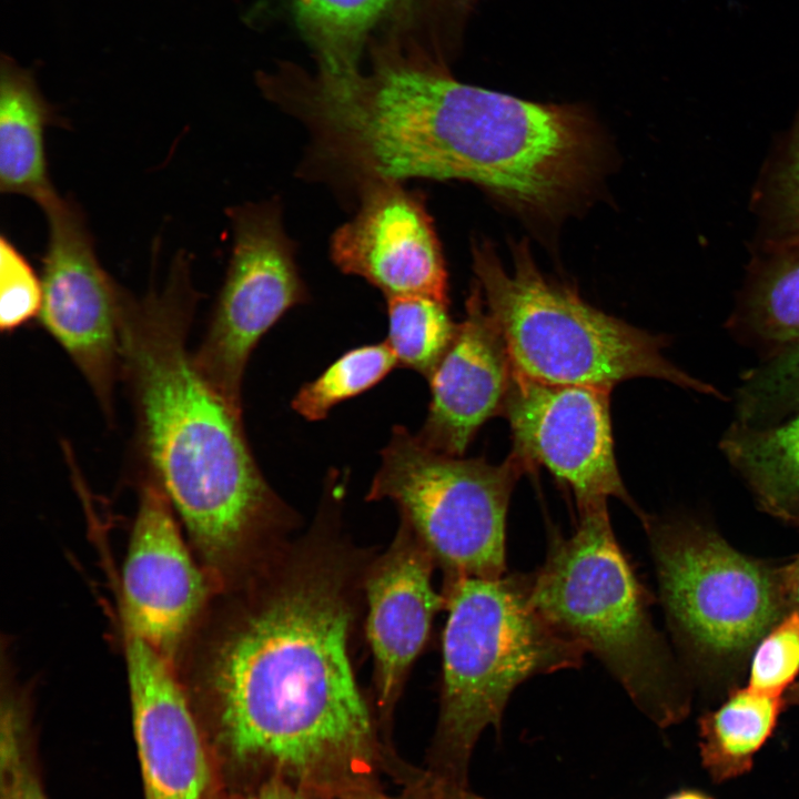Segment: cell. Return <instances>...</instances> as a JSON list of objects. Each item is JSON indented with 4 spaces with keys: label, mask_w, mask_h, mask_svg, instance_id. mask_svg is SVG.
I'll list each match as a JSON object with an SVG mask.
<instances>
[{
    "label": "cell",
    "mask_w": 799,
    "mask_h": 799,
    "mask_svg": "<svg viewBox=\"0 0 799 799\" xmlns=\"http://www.w3.org/2000/svg\"><path fill=\"white\" fill-rule=\"evenodd\" d=\"M328 524L216 591L174 663L231 759L309 797L376 781L385 746L351 650L367 564Z\"/></svg>",
    "instance_id": "6da1fadb"
},
{
    "label": "cell",
    "mask_w": 799,
    "mask_h": 799,
    "mask_svg": "<svg viewBox=\"0 0 799 799\" xmlns=\"http://www.w3.org/2000/svg\"><path fill=\"white\" fill-rule=\"evenodd\" d=\"M315 131L325 169L352 193L408 179L464 180L547 212L587 186L601 153L580 110L459 82L402 38L326 88Z\"/></svg>",
    "instance_id": "7a4b0ae2"
},
{
    "label": "cell",
    "mask_w": 799,
    "mask_h": 799,
    "mask_svg": "<svg viewBox=\"0 0 799 799\" xmlns=\"http://www.w3.org/2000/svg\"><path fill=\"white\" fill-rule=\"evenodd\" d=\"M198 302L190 256L165 283L120 310L121 375L133 401L145 471L184 524L199 563L224 587L282 544L293 512L262 475L236 412L200 372L188 347Z\"/></svg>",
    "instance_id": "3957f363"
},
{
    "label": "cell",
    "mask_w": 799,
    "mask_h": 799,
    "mask_svg": "<svg viewBox=\"0 0 799 799\" xmlns=\"http://www.w3.org/2000/svg\"><path fill=\"white\" fill-rule=\"evenodd\" d=\"M442 595L441 707L427 770L467 787L473 748L487 726L499 729L513 690L535 675L579 667L586 649L535 608L528 577L445 578Z\"/></svg>",
    "instance_id": "277c9868"
},
{
    "label": "cell",
    "mask_w": 799,
    "mask_h": 799,
    "mask_svg": "<svg viewBox=\"0 0 799 799\" xmlns=\"http://www.w3.org/2000/svg\"><path fill=\"white\" fill-rule=\"evenodd\" d=\"M606 503L579 509L575 533L552 543L542 568L528 577L529 597L665 728L686 718L690 690L653 625L648 595L616 540Z\"/></svg>",
    "instance_id": "5b68a950"
},
{
    "label": "cell",
    "mask_w": 799,
    "mask_h": 799,
    "mask_svg": "<svg viewBox=\"0 0 799 799\" xmlns=\"http://www.w3.org/2000/svg\"><path fill=\"white\" fill-rule=\"evenodd\" d=\"M474 287L499 330L515 374L552 385L613 388L654 377L721 398L663 354L666 340L608 315L545 277L528 249L505 267L488 244L473 249Z\"/></svg>",
    "instance_id": "8992f818"
},
{
    "label": "cell",
    "mask_w": 799,
    "mask_h": 799,
    "mask_svg": "<svg viewBox=\"0 0 799 799\" xmlns=\"http://www.w3.org/2000/svg\"><path fill=\"white\" fill-rule=\"evenodd\" d=\"M674 638L698 671L738 672L791 609L782 567L750 557L688 517L641 514Z\"/></svg>",
    "instance_id": "52a82bcc"
},
{
    "label": "cell",
    "mask_w": 799,
    "mask_h": 799,
    "mask_svg": "<svg viewBox=\"0 0 799 799\" xmlns=\"http://www.w3.org/2000/svg\"><path fill=\"white\" fill-rule=\"evenodd\" d=\"M525 468L514 453L493 465L435 452L400 425L366 498L397 506L445 578H498L506 568L508 503Z\"/></svg>",
    "instance_id": "ba28073f"
},
{
    "label": "cell",
    "mask_w": 799,
    "mask_h": 799,
    "mask_svg": "<svg viewBox=\"0 0 799 799\" xmlns=\"http://www.w3.org/2000/svg\"><path fill=\"white\" fill-rule=\"evenodd\" d=\"M233 246L225 279L194 361L220 395L242 414V381L261 337L307 299L293 243L275 201L227 212Z\"/></svg>",
    "instance_id": "9c48e42d"
},
{
    "label": "cell",
    "mask_w": 799,
    "mask_h": 799,
    "mask_svg": "<svg viewBox=\"0 0 799 799\" xmlns=\"http://www.w3.org/2000/svg\"><path fill=\"white\" fill-rule=\"evenodd\" d=\"M49 227L39 321L78 367L107 419L121 375L124 289L100 264L80 208L59 194L41 206Z\"/></svg>",
    "instance_id": "30bf717a"
},
{
    "label": "cell",
    "mask_w": 799,
    "mask_h": 799,
    "mask_svg": "<svg viewBox=\"0 0 799 799\" xmlns=\"http://www.w3.org/2000/svg\"><path fill=\"white\" fill-rule=\"evenodd\" d=\"M610 388L552 385L517 375L504 402L513 453L526 468L546 467L573 492L578 509L615 496L633 508L618 472Z\"/></svg>",
    "instance_id": "8fae6325"
},
{
    "label": "cell",
    "mask_w": 799,
    "mask_h": 799,
    "mask_svg": "<svg viewBox=\"0 0 799 799\" xmlns=\"http://www.w3.org/2000/svg\"><path fill=\"white\" fill-rule=\"evenodd\" d=\"M162 489L143 476L122 573V624L173 666L218 588Z\"/></svg>",
    "instance_id": "7c38bea8"
},
{
    "label": "cell",
    "mask_w": 799,
    "mask_h": 799,
    "mask_svg": "<svg viewBox=\"0 0 799 799\" xmlns=\"http://www.w3.org/2000/svg\"><path fill=\"white\" fill-rule=\"evenodd\" d=\"M357 199V212L331 239L335 265L386 297L421 295L447 303L445 262L423 198L388 182Z\"/></svg>",
    "instance_id": "4fadbf2b"
},
{
    "label": "cell",
    "mask_w": 799,
    "mask_h": 799,
    "mask_svg": "<svg viewBox=\"0 0 799 799\" xmlns=\"http://www.w3.org/2000/svg\"><path fill=\"white\" fill-rule=\"evenodd\" d=\"M122 626L144 799H204L212 773L195 709L174 666Z\"/></svg>",
    "instance_id": "5bb4252c"
},
{
    "label": "cell",
    "mask_w": 799,
    "mask_h": 799,
    "mask_svg": "<svg viewBox=\"0 0 799 799\" xmlns=\"http://www.w3.org/2000/svg\"><path fill=\"white\" fill-rule=\"evenodd\" d=\"M435 562L401 520L388 548L366 565L363 590L365 631L373 655L375 705L390 725L411 668L424 649L444 597L433 587Z\"/></svg>",
    "instance_id": "9a60e30c"
},
{
    "label": "cell",
    "mask_w": 799,
    "mask_h": 799,
    "mask_svg": "<svg viewBox=\"0 0 799 799\" xmlns=\"http://www.w3.org/2000/svg\"><path fill=\"white\" fill-rule=\"evenodd\" d=\"M431 403L418 439L461 457L479 427L503 411L512 365L503 340L473 286L454 340L428 375Z\"/></svg>",
    "instance_id": "2e32d148"
},
{
    "label": "cell",
    "mask_w": 799,
    "mask_h": 799,
    "mask_svg": "<svg viewBox=\"0 0 799 799\" xmlns=\"http://www.w3.org/2000/svg\"><path fill=\"white\" fill-rule=\"evenodd\" d=\"M34 72L11 57L0 61V191L40 206L58 195L48 172L45 129L61 124Z\"/></svg>",
    "instance_id": "e0dca14e"
},
{
    "label": "cell",
    "mask_w": 799,
    "mask_h": 799,
    "mask_svg": "<svg viewBox=\"0 0 799 799\" xmlns=\"http://www.w3.org/2000/svg\"><path fill=\"white\" fill-rule=\"evenodd\" d=\"M720 449L763 512L799 524V414L779 425L735 422Z\"/></svg>",
    "instance_id": "ac0fdd59"
},
{
    "label": "cell",
    "mask_w": 799,
    "mask_h": 799,
    "mask_svg": "<svg viewBox=\"0 0 799 799\" xmlns=\"http://www.w3.org/2000/svg\"><path fill=\"white\" fill-rule=\"evenodd\" d=\"M786 705L785 697L747 686L734 688L718 708L699 717V755L714 782L738 778L752 769Z\"/></svg>",
    "instance_id": "d6986e66"
},
{
    "label": "cell",
    "mask_w": 799,
    "mask_h": 799,
    "mask_svg": "<svg viewBox=\"0 0 799 799\" xmlns=\"http://www.w3.org/2000/svg\"><path fill=\"white\" fill-rule=\"evenodd\" d=\"M398 0H293L295 21L311 44L317 71L341 74L361 65L364 39Z\"/></svg>",
    "instance_id": "ffe728a7"
},
{
    "label": "cell",
    "mask_w": 799,
    "mask_h": 799,
    "mask_svg": "<svg viewBox=\"0 0 799 799\" xmlns=\"http://www.w3.org/2000/svg\"><path fill=\"white\" fill-rule=\"evenodd\" d=\"M735 322L746 337L773 350L772 355L799 345V251L762 272Z\"/></svg>",
    "instance_id": "44dd1931"
},
{
    "label": "cell",
    "mask_w": 799,
    "mask_h": 799,
    "mask_svg": "<svg viewBox=\"0 0 799 799\" xmlns=\"http://www.w3.org/2000/svg\"><path fill=\"white\" fill-rule=\"evenodd\" d=\"M388 334L385 341L397 364L428 377L457 331L447 303L421 295L386 297Z\"/></svg>",
    "instance_id": "7402d4cb"
},
{
    "label": "cell",
    "mask_w": 799,
    "mask_h": 799,
    "mask_svg": "<svg viewBox=\"0 0 799 799\" xmlns=\"http://www.w3.org/2000/svg\"><path fill=\"white\" fill-rule=\"evenodd\" d=\"M396 365L386 342L353 348L304 384L294 396L292 407L309 421L323 419L335 405L370 390Z\"/></svg>",
    "instance_id": "603a6c76"
},
{
    "label": "cell",
    "mask_w": 799,
    "mask_h": 799,
    "mask_svg": "<svg viewBox=\"0 0 799 799\" xmlns=\"http://www.w3.org/2000/svg\"><path fill=\"white\" fill-rule=\"evenodd\" d=\"M0 715V799H49L42 783L27 701L9 677L2 679Z\"/></svg>",
    "instance_id": "cb8c5ba5"
},
{
    "label": "cell",
    "mask_w": 799,
    "mask_h": 799,
    "mask_svg": "<svg viewBox=\"0 0 799 799\" xmlns=\"http://www.w3.org/2000/svg\"><path fill=\"white\" fill-rule=\"evenodd\" d=\"M737 422L777 424L799 411V345L770 356L748 372L737 394Z\"/></svg>",
    "instance_id": "d4e9b609"
},
{
    "label": "cell",
    "mask_w": 799,
    "mask_h": 799,
    "mask_svg": "<svg viewBox=\"0 0 799 799\" xmlns=\"http://www.w3.org/2000/svg\"><path fill=\"white\" fill-rule=\"evenodd\" d=\"M799 675V611L792 609L756 645L749 658L748 686L783 697Z\"/></svg>",
    "instance_id": "484cf974"
},
{
    "label": "cell",
    "mask_w": 799,
    "mask_h": 799,
    "mask_svg": "<svg viewBox=\"0 0 799 799\" xmlns=\"http://www.w3.org/2000/svg\"><path fill=\"white\" fill-rule=\"evenodd\" d=\"M42 281L16 245L0 237V330L12 333L39 317Z\"/></svg>",
    "instance_id": "4316f807"
},
{
    "label": "cell",
    "mask_w": 799,
    "mask_h": 799,
    "mask_svg": "<svg viewBox=\"0 0 799 799\" xmlns=\"http://www.w3.org/2000/svg\"><path fill=\"white\" fill-rule=\"evenodd\" d=\"M418 799H485L453 782L445 781L429 771H424L415 783Z\"/></svg>",
    "instance_id": "83f0119b"
},
{
    "label": "cell",
    "mask_w": 799,
    "mask_h": 799,
    "mask_svg": "<svg viewBox=\"0 0 799 799\" xmlns=\"http://www.w3.org/2000/svg\"><path fill=\"white\" fill-rule=\"evenodd\" d=\"M782 188L791 212L799 219V123L785 166Z\"/></svg>",
    "instance_id": "f1b7e54d"
},
{
    "label": "cell",
    "mask_w": 799,
    "mask_h": 799,
    "mask_svg": "<svg viewBox=\"0 0 799 799\" xmlns=\"http://www.w3.org/2000/svg\"><path fill=\"white\" fill-rule=\"evenodd\" d=\"M237 799H309V797L294 785L273 777L265 779L255 790Z\"/></svg>",
    "instance_id": "f546056e"
},
{
    "label": "cell",
    "mask_w": 799,
    "mask_h": 799,
    "mask_svg": "<svg viewBox=\"0 0 799 799\" xmlns=\"http://www.w3.org/2000/svg\"><path fill=\"white\" fill-rule=\"evenodd\" d=\"M309 799H413L406 797H393L383 792L376 781L360 783L351 788L344 789L333 796L315 797Z\"/></svg>",
    "instance_id": "4dcf8cb0"
},
{
    "label": "cell",
    "mask_w": 799,
    "mask_h": 799,
    "mask_svg": "<svg viewBox=\"0 0 799 799\" xmlns=\"http://www.w3.org/2000/svg\"><path fill=\"white\" fill-rule=\"evenodd\" d=\"M782 567L787 598L791 609L799 611V554Z\"/></svg>",
    "instance_id": "1f68e13d"
},
{
    "label": "cell",
    "mask_w": 799,
    "mask_h": 799,
    "mask_svg": "<svg viewBox=\"0 0 799 799\" xmlns=\"http://www.w3.org/2000/svg\"><path fill=\"white\" fill-rule=\"evenodd\" d=\"M667 799H714L709 795L696 789H681Z\"/></svg>",
    "instance_id": "d6a6232c"
},
{
    "label": "cell",
    "mask_w": 799,
    "mask_h": 799,
    "mask_svg": "<svg viewBox=\"0 0 799 799\" xmlns=\"http://www.w3.org/2000/svg\"><path fill=\"white\" fill-rule=\"evenodd\" d=\"M787 705L799 706V681L793 684L785 695Z\"/></svg>",
    "instance_id": "836d02e7"
},
{
    "label": "cell",
    "mask_w": 799,
    "mask_h": 799,
    "mask_svg": "<svg viewBox=\"0 0 799 799\" xmlns=\"http://www.w3.org/2000/svg\"><path fill=\"white\" fill-rule=\"evenodd\" d=\"M204 799H219V798L215 795L211 793V791H210V793Z\"/></svg>",
    "instance_id": "e575fe53"
},
{
    "label": "cell",
    "mask_w": 799,
    "mask_h": 799,
    "mask_svg": "<svg viewBox=\"0 0 799 799\" xmlns=\"http://www.w3.org/2000/svg\"><path fill=\"white\" fill-rule=\"evenodd\" d=\"M407 1H408V0H407ZM416 2H417V0H409V6L412 7V6L415 4ZM418 2H419V0H418Z\"/></svg>",
    "instance_id": "d590c367"
}]
</instances>
